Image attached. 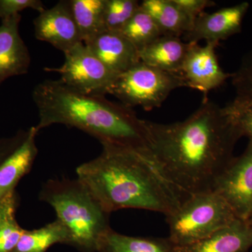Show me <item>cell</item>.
Returning <instances> with one entry per match:
<instances>
[{"label":"cell","mask_w":252,"mask_h":252,"mask_svg":"<svg viewBox=\"0 0 252 252\" xmlns=\"http://www.w3.org/2000/svg\"><path fill=\"white\" fill-rule=\"evenodd\" d=\"M38 132L54 124L76 127L97 138L102 146L134 151L149 158V136L146 120L122 104L105 96L89 95L69 89L59 80H45L34 87Z\"/></svg>","instance_id":"obj_2"},{"label":"cell","mask_w":252,"mask_h":252,"mask_svg":"<svg viewBox=\"0 0 252 252\" xmlns=\"http://www.w3.org/2000/svg\"><path fill=\"white\" fill-rule=\"evenodd\" d=\"M246 220V221L248 222L249 224L252 225V213L251 214V215H250V216L248 217V219H247V220Z\"/></svg>","instance_id":"obj_30"},{"label":"cell","mask_w":252,"mask_h":252,"mask_svg":"<svg viewBox=\"0 0 252 252\" xmlns=\"http://www.w3.org/2000/svg\"><path fill=\"white\" fill-rule=\"evenodd\" d=\"M97 252H176V246L169 238L127 236L111 228L99 239Z\"/></svg>","instance_id":"obj_18"},{"label":"cell","mask_w":252,"mask_h":252,"mask_svg":"<svg viewBox=\"0 0 252 252\" xmlns=\"http://www.w3.org/2000/svg\"><path fill=\"white\" fill-rule=\"evenodd\" d=\"M136 0H107L104 14V30L120 32L140 9Z\"/></svg>","instance_id":"obj_22"},{"label":"cell","mask_w":252,"mask_h":252,"mask_svg":"<svg viewBox=\"0 0 252 252\" xmlns=\"http://www.w3.org/2000/svg\"><path fill=\"white\" fill-rule=\"evenodd\" d=\"M231 79L235 92L233 101H252V49L244 56L237 70L231 74Z\"/></svg>","instance_id":"obj_23"},{"label":"cell","mask_w":252,"mask_h":252,"mask_svg":"<svg viewBox=\"0 0 252 252\" xmlns=\"http://www.w3.org/2000/svg\"><path fill=\"white\" fill-rule=\"evenodd\" d=\"M213 191L245 220L252 211V142L240 157L233 158L215 183Z\"/></svg>","instance_id":"obj_8"},{"label":"cell","mask_w":252,"mask_h":252,"mask_svg":"<svg viewBox=\"0 0 252 252\" xmlns=\"http://www.w3.org/2000/svg\"><path fill=\"white\" fill-rule=\"evenodd\" d=\"M252 247V225L236 219L203 240L176 247V252H248Z\"/></svg>","instance_id":"obj_14"},{"label":"cell","mask_w":252,"mask_h":252,"mask_svg":"<svg viewBox=\"0 0 252 252\" xmlns=\"http://www.w3.org/2000/svg\"><path fill=\"white\" fill-rule=\"evenodd\" d=\"M102 147L99 157L77 167V174L109 213L141 209L166 217L185 200L147 158L122 147Z\"/></svg>","instance_id":"obj_3"},{"label":"cell","mask_w":252,"mask_h":252,"mask_svg":"<svg viewBox=\"0 0 252 252\" xmlns=\"http://www.w3.org/2000/svg\"><path fill=\"white\" fill-rule=\"evenodd\" d=\"M190 43L162 35L139 51L141 62L165 72L180 74Z\"/></svg>","instance_id":"obj_16"},{"label":"cell","mask_w":252,"mask_h":252,"mask_svg":"<svg viewBox=\"0 0 252 252\" xmlns=\"http://www.w3.org/2000/svg\"><path fill=\"white\" fill-rule=\"evenodd\" d=\"M84 44L119 75L140 62L138 50L120 32L105 31Z\"/></svg>","instance_id":"obj_13"},{"label":"cell","mask_w":252,"mask_h":252,"mask_svg":"<svg viewBox=\"0 0 252 252\" xmlns=\"http://www.w3.org/2000/svg\"><path fill=\"white\" fill-rule=\"evenodd\" d=\"M33 24L38 40L49 43L64 54L83 43L69 1H60L53 7L44 9L34 18Z\"/></svg>","instance_id":"obj_10"},{"label":"cell","mask_w":252,"mask_h":252,"mask_svg":"<svg viewBox=\"0 0 252 252\" xmlns=\"http://www.w3.org/2000/svg\"><path fill=\"white\" fill-rule=\"evenodd\" d=\"M23 229L15 217L9 219L0 226V252H12L19 242Z\"/></svg>","instance_id":"obj_25"},{"label":"cell","mask_w":252,"mask_h":252,"mask_svg":"<svg viewBox=\"0 0 252 252\" xmlns=\"http://www.w3.org/2000/svg\"><path fill=\"white\" fill-rule=\"evenodd\" d=\"M28 133V130L22 131L14 137L0 140V164L21 145L27 137Z\"/></svg>","instance_id":"obj_28"},{"label":"cell","mask_w":252,"mask_h":252,"mask_svg":"<svg viewBox=\"0 0 252 252\" xmlns=\"http://www.w3.org/2000/svg\"><path fill=\"white\" fill-rule=\"evenodd\" d=\"M39 198L54 209L57 220L67 230L68 245L82 252H97L99 239L112 228L110 213L80 180H49Z\"/></svg>","instance_id":"obj_4"},{"label":"cell","mask_w":252,"mask_h":252,"mask_svg":"<svg viewBox=\"0 0 252 252\" xmlns=\"http://www.w3.org/2000/svg\"><path fill=\"white\" fill-rule=\"evenodd\" d=\"M252 212H251V214H252ZM251 214H250V215H251Z\"/></svg>","instance_id":"obj_31"},{"label":"cell","mask_w":252,"mask_h":252,"mask_svg":"<svg viewBox=\"0 0 252 252\" xmlns=\"http://www.w3.org/2000/svg\"><path fill=\"white\" fill-rule=\"evenodd\" d=\"M225 107L231 116L242 137L246 136L252 142V101L245 102L231 101Z\"/></svg>","instance_id":"obj_24"},{"label":"cell","mask_w":252,"mask_h":252,"mask_svg":"<svg viewBox=\"0 0 252 252\" xmlns=\"http://www.w3.org/2000/svg\"><path fill=\"white\" fill-rule=\"evenodd\" d=\"M21 14L1 20L0 25V86L6 79L27 74L31 54L19 33Z\"/></svg>","instance_id":"obj_12"},{"label":"cell","mask_w":252,"mask_h":252,"mask_svg":"<svg viewBox=\"0 0 252 252\" xmlns=\"http://www.w3.org/2000/svg\"><path fill=\"white\" fill-rule=\"evenodd\" d=\"M69 233L59 220L32 230H24L12 252H46L56 244H69Z\"/></svg>","instance_id":"obj_20"},{"label":"cell","mask_w":252,"mask_h":252,"mask_svg":"<svg viewBox=\"0 0 252 252\" xmlns=\"http://www.w3.org/2000/svg\"><path fill=\"white\" fill-rule=\"evenodd\" d=\"M231 207L214 191L190 195L166 216L169 239L176 247L203 240L236 220Z\"/></svg>","instance_id":"obj_5"},{"label":"cell","mask_w":252,"mask_h":252,"mask_svg":"<svg viewBox=\"0 0 252 252\" xmlns=\"http://www.w3.org/2000/svg\"><path fill=\"white\" fill-rule=\"evenodd\" d=\"M146 124L149 160L185 198L213 191L242 137L225 107L207 98L182 122Z\"/></svg>","instance_id":"obj_1"},{"label":"cell","mask_w":252,"mask_h":252,"mask_svg":"<svg viewBox=\"0 0 252 252\" xmlns=\"http://www.w3.org/2000/svg\"><path fill=\"white\" fill-rule=\"evenodd\" d=\"M181 9L195 21L199 15L204 12L207 7L214 6L215 2L210 0H173Z\"/></svg>","instance_id":"obj_27"},{"label":"cell","mask_w":252,"mask_h":252,"mask_svg":"<svg viewBox=\"0 0 252 252\" xmlns=\"http://www.w3.org/2000/svg\"><path fill=\"white\" fill-rule=\"evenodd\" d=\"M218 44L207 42L205 46H200L197 43H190L180 72L187 87L207 94L231 77L219 63L215 51Z\"/></svg>","instance_id":"obj_9"},{"label":"cell","mask_w":252,"mask_h":252,"mask_svg":"<svg viewBox=\"0 0 252 252\" xmlns=\"http://www.w3.org/2000/svg\"><path fill=\"white\" fill-rule=\"evenodd\" d=\"M107 0H69L84 44L105 32L104 14Z\"/></svg>","instance_id":"obj_19"},{"label":"cell","mask_w":252,"mask_h":252,"mask_svg":"<svg viewBox=\"0 0 252 252\" xmlns=\"http://www.w3.org/2000/svg\"><path fill=\"white\" fill-rule=\"evenodd\" d=\"M120 33L138 51L162 36L161 32L152 16L141 7Z\"/></svg>","instance_id":"obj_21"},{"label":"cell","mask_w":252,"mask_h":252,"mask_svg":"<svg viewBox=\"0 0 252 252\" xmlns=\"http://www.w3.org/2000/svg\"><path fill=\"white\" fill-rule=\"evenodd\" d=\"M182 87L187 84L180 74L165 72L140 61L119 74L110 94L129 108L152 110L160 107L172 91Z\"/></svg>","instance_id":"obj_6"},{"label":"cell","mask_w":252,"mask_h":252,"mask_svg":"<svg viewBox=\"0 0 252 252\" xmlns=\"http://www.w3.org/2000/svg\"><path fill=\"white\" fill-rule=\"evenodd\" d=\"M28 9L40 13L46 8L40 0H0V19L20 14L21 11Z\"/></svg>","instance_id":"obj_26"},{"label":"cell","mask_w":252,"mask_h":252,"mask_svg":"<svg viewBox=\"0 0 252 252\" xmlns=\"http://www.w3.org/2000/svg\"><path fill=\"white\" fill-rule=\"evenodd\" d=\"M16 198L14 191L0 200V226L6 220L15 217Z\"/></svg>","instance_id":"obj_29"},{"label":"cell","mask_w":252,"mask_h":252,"mask_svg":"<svg viewBox=\"0 0 252 252\" xmlns=\"http://www.w3.org/2000/svg\"><path fill=\"white\" fill-rule=\"evenodd\" d=\"M37 133L35 126L31 127L21 145L0 164V200L14 192L19 180L31 170L38 154Z\"/></svg>","instance_id":"obj_15"},{"label":"cell","mask_w":252,"mask_h":252,"mask_svg":"<svg viewBox=\"0 0 252 252\" xmlns=\"http://www.w3.org/2000/svg\"><path fill=\"white\" fill-rule=\"evenodd\" d=\"M64 54V62L61 67L45 68V71L57 72L64 86L80 94H110L119 74L101 62L84 43H79Z\"/></svg>","instance_id":"obj_7"},{"label":"cell","mask_w":252,"mask_h":252,"mask_svg":"<svg viewBox=\"0 0 252 252\" xmlns=\"http://www.w3.org/2000/svg\"><path fill=\"white\" fill-rule=\"evenodd\" d=\"M250 8L247 1L222 8L212 13H202L195 18L193 26L185 34V41L197 43L201 40L219 44L242 31L245 15Z\"/></svg>","instance_id":"obj_11"},{"label":"cell","mask_w":252,"mask_h":252,"mask_svg":"<svg viewBox=\"0 0 252 252\" xmlns=\"http://www.w3.org/2000/svg\"><path fill=\"white\" fill-rule=\"evenodd\" d=\"M140 7L152 16L162 35L180 37L193 28L195 21L173 0H144Z\"/></svg>","instance_id":"obj_17"}]
</instances>
